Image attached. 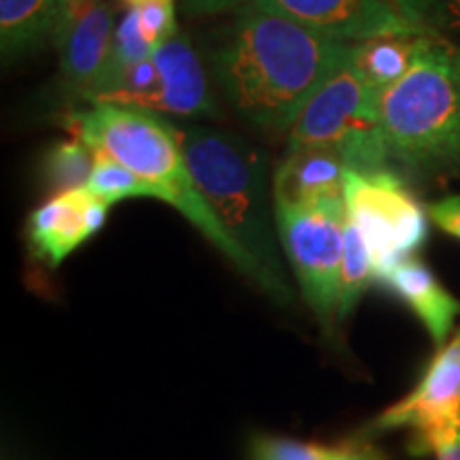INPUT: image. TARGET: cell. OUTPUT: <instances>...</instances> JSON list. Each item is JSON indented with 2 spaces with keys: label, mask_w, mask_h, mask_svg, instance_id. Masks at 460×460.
<instances>
[{
  "label": "cell",
  "mask_w": 460,
  "mask_h": 460,
  "mask_svg": "<svg viewBox=\"0 0 460 460\" xmlns=\"http://www.w3.org/2000/svg\"><path fill=\"white\" fill-rule=\"evenodd\" d=\"M349 49L352 43L322 37L284 15L247 4L209 49V73L243 122L290 132Z\"/></svg>",
  "instance_id": "cell-1"
},
{
  "label": "cell",
  "mask_w": 460,
  "mask_h": 460,
  "mask_svg": "<svg viewBox=\"0 0 460 460\" xmlns=\"http://www.w3.org/2000/svg\"><path fill=\"white\" fill-rule=\"evenodd\" d=\"M66 128L99 154H107L135 171L216 247L237 271L271 296V284L250 254L224 228L200 192L186 154L177 141L172 119L132 105H92L68 115Z\"/></svg>",
  "instance_id": "cell-2"
},
{
  "label": "cell",
  "mask_w": 460,
  "mask_h": 460,
  "mask_svg": "<svg viewBox=\"0 0 460 460\" xmlns=\"http://www.w3.org/2000/svg\"><path fill=\"white\" fill-rule=\"evenodd\" d=\"M390 169L413 181L460 177V45L424 37L416 60L379 96Z\"/></svg>",
  "instance_id": "cell-3"
},
{
  "label": "cell",
  "mask_w": 460,
  "mask_h": 460,
  "mask_svg": "<svg viewBox=\"0 0 460 460\" xmlns=\"http://www.w3.org/2000/svg\"><path fill=\"white\" fill-rule=\"evenodd\" d=\"M172 128L200 192L224 228L267 275L273 301L290 305L295 292L281 261L267 154L228 130L175 122Z\"/></svg>",
  "instance_id": "cell-4"
},
{
  "label": "cell",
  "mask_w": 460,
  "mask_h": 460,
  "mask_svg": "<svg viewBox=\"0 0 460 460\" xmlns=\"http://www.w3.org/2000/svg\"><path fill=\"white\" fill-rule=\"evenodd\" d=\"M379 92L356 66L352 49L315 92L288 132L286 149L332 147L348 171H393L379 122Z\"/></svg>",
  "instance_id": "cell-5"
},
{
  "label": "cell",
  "mask_w": 460,
  "mask_h": 460,
  "mask_svg": "<svg viewBox=\"0 0 460 460\" xmlns=\"http://www.w3.org/2000/svg\"><path fill=\"white\" fill-rule=\"evenodd\" d=\"M275 205L281 252L298 281V290L324 326L337 315L341 292L345 200L312 205Z\"/></svg>",
  "instance_id": "cell-6"
},
{
  "label": "cell",
  "mask_w": 460,
  "mask_h": 460,
  "mask_svg": "<svg viewBox=\"0 0 460 460\" xmlns=\"http://www.w3.org/2000/svg\"><path fill=\"white\" fill-rule=\"evenodd\" d=\"M345 216L365 239L376 284L394 264L416 256L429 237V211L422 209L394 171L345 172Z\"/></svg>",
  "instance_id": "cell-7"
},
{
  "label": "cell",
  "mask_w": 460,
  "mask_h": 460,
  "mask_svg": "<svg viewBox=\"0 0 460 460\" xmlns=\"http://www.w3.org/2000/svg\"><path fill=\"white\" fill-rule=\"evenodd\" d=\"M407 429L413 456L441 452L460 439V324L447 343L437 348L416 388L373 420L365 433Z\"/></svg>",
  "instance_id": "cell-8"
},
{
  "label": "cell",
  "mask_w": 460,
  "mask_h": 460,
  "mask_svg": "<svg viewBox=\"0 0 460 460\" xmlns=\"http://www.w3.org/2000/svg\"><path fill=\"white\" fill-rule=\"evenodd\" d=\"M252 4L341 43L435 34L416 0H254Z\"/></svg>",
  "instance_id": "cell-9"
},
{
  "label": "cell",
  "mask_w": 460,
  "mask_h": 460,
  "mask_svg": "<svg viewBox=\"0 0 460 460\" xmlns=\"http://www.w3.org/2000/svg\"><path fill=\"white\" fill-rule=\"evenodd\" d=\"M154 62L158 68L156 85L126 105L147 109L164 118H222L209 71L186 32L177 28L169 41L154 51Z\"/></svg>",
  "instance_id": "cell-10"
},
{
  "label": "cell",
  "mask_w": 460,
  "mask_h": 460,
  "mask_svg": "<svg viewBox=\"0 0 460 460\" xmlns=\"http://www.w3.org/2000/svg\"><path fill=\"white\" fill-rule=\"evenodd\" d=\"M115 7L88 0L68 20L60 45V84L68 99L90 102L105 77L115 39Z\"/></svg>",
  "instance_id": "cell-11"
},
{
  "label": "cell",
  "mask_w": 460,
  "mask_h": 460,
  "mask_svg": "<svg viewBox=\"0 0 460 460\" xmlns=\"http://www.w3.org/2000/svg\"><path fill=\"white\" fill-rule=\"evenodd\" d=\"M109 207L88 186L54 194L32 209L26 220L32 254L48 267H60L75 250L101 233Z\"/></svg>",
  "instance_id": "cell-12"
},
{
  "label": "cell",
  "mask_w": 460,
  "mask_h": 460,
  "mask_svg": "<svg viewBox=\"0 0 460 460\" xmlns=\"http://www.w3.org/2000/svg\"><path fill=\"white\" fill-rule=\"evenodd\" d=\"M377 284L411 309L429 331L435 348H441L454 335L460 301L446 290V286L420 258L411 256L394 264Z\"/></svg>",
  "instance_id": "cell-13"
},
{
  "label": "cell",
  "mask_w": 460,
  "mask_h": 460,
  "mask_svg": "<svg viewBox=\"0 0 460 460\" xmlns=\"http://www.w3.org/2000/svg\"><path fill=\"white\" fill-rule=\"evenodd\" d=\"M345 172L348 166L332 147L286 149L273 172V203L312 205L343 197Z\"/></svg>",
  "instance_id": "cell-14"
},
{
  "label": "cell",
  "mask_w": 460,
  "mask_h": 460,
  "mask_svg": "<svg viewBox=\"0 0 460 460\" xmlns=\"http://www.w3.org/2000/svg\"><path fill=\"white\" fill-rule=\"evenodd\" d=\"M71 20V0H0V54L3 65L32 56L58 43Z\"/></svg>",
  "instance_id": "cell-15"
},
{
  "label": "cell",
  "mask_w": 460,
  "mask_h": 460,
  "mask_svg": "<svg viewBox=\"0 0 460 460\" xmlns=\"http://www.w3.org/2000/svg\"><path fill=\"white\" fill-rule=\"evenodd\" d=\"M424 37H382L352 43L354 62L365 73L373 88L382 94L410 71L420 48H422Z\"/></svg>",
  "instance_id": "cell-16"
},
{
  "label": "cell",
  "mask_w": 460,
  "mask_h": 460,
  "mask_svg": "<svg viewBox=\"0 0 460 460\" xmlns=\"http://www.w3.org/2000/svg\"><path fill=\"white\" fill-rule=\"evenodd\" d=\"M96 163V152L88 143L73 137V139L58 141L43 156L41 177L48 192H68V190L85 188L90 181L92 169Z\"/></svg>",
  "instance_id": "cell-17"
},
{
  "label": "cell",
  "mask_w": 460,
  "mask_h": 460,
  "mask_svg": "<svg viewBox=\"0 0 460 460\" xmlns=\"http://www.w3.org/2000/svg\"><path fill=\"white\" fill-rule=\"evenodd\" d=\"M369 452L371 446L362 444V441L324 446L264 433L252 435L250 439L252 460H360Z\"/></svg>",
  "instance_id": "cell-18"
},
{
  "label": "cell",
  "mask_w": 460,
  "mask_h": 460,
  "mask_svg": "<svg viewBox=\"0 0 460 460\" xmlns=\"http://www.w3.org/2000/svg\"><path fill=\"white\" fill-rule=\"evenodd\" d=\"M376 284L373 261L367 250L365 239L354 226V222L345 216L343 230V262H341V292H339L337 318H345L356 309L362 295Z\"/></svg>",
  "instance_id": "cell-19"
},
{
  "label": "cell",
  "mask_w": 460,
  "mask_h": 460,
  "mask_svg": "<svg viewBox=\"0 0 460 460\" xmlns=\"http://www.w3.org/2000/svg\"><path fill=\"white\" fill-rule=\"evenodd\" d=\"M88 188L107 205H118L126 199H158V192L135 171L107 154L96 152Z\"/></svg>",
  "instance_id": "cell-20"
},
{
  "label": "cell",
  "mask_w": 460,
  "mask_h": 460,
  "mask_svg": "<svg viewBox=\"0 0 460 460\" xmlns=\"http://www.w3.org/2000/svg\"><path fill=\"white\" fill-rule=\"evenodd\" d=\"M132 9L137 11L143 34L156 49L177 32L175 0H152Z\"/></svg>",
  "instance_id": "cell-21"
},
{
  "label": "cell",
  "mask_w": 460,
  "mask_h": 460,
  "mask_svg": "<svg viewBox=\"0 0 460 460\" xmlns=\"http://www.w3.org/2000/svg\"><path fill=\"white\" fill-rule=\"evenodd\" d=\"M420 13L435 34L460 37V0H416Z\"/></svg>",
  "instance_id": "cell-22"
},
{
  "label": "cell",
  "mask_w": 460,
  "mask_h": 460,
  "mask_svg": "<svg viewBox=\"0 0 460 460\" xmlns=\"http://www.w3.org/2000/svg\"><path fill=\"white\" fill-rule=\"evenodd\" d=\"M429 220L446 234L460 241V194H447L427 207Z\"/></svg>",
  "instance_id": "cell-23"
},
{
  "label": "cell",
  "mask_w": 460,
  "mask_h": 460,
  "mask_svg": "<svg viewBox=\"0 0 460 460\" xmlns=\"http://www.w3.org/2000/svg\"><path fill=\"white\" fill-rule=\"evenodd\" d=\"M254 0H180L183 15H220L228 11H241Z\"/></svg>",
  "instance_id": "cell-24"
},
{
  "label": "cell",
  "mask_w": 460,
  "mask_h": 460,
  "mask_svg": "<svg viewBox=\"0 0 460 460\" xmlns=\"http://www.w3.org/2000/svg\"><path fill=\"white\" fill-rule=\"evenodd\" d=\"M435 456H437V460H460V439L454 441L452 446L444 447L441 452H437Z\"/></svg>",
  "instance_id": "cell-25"
},
{
  "label": "cell",
  "mask_w": 460,
  "mask_h": 460,
  "mask_svg": "<svg viewBox=\"0 0 460 460\" xmlns=\"http://www.w3.org/2000/svg\"><path fill=\"white\" fill-rule=\"evenodd\" d=\"M88 3V0H71V15L75 13V11H77L79 7H82V4H85Z\"/></svg>",
  "instance_id": "cell-26"
},
{
  "label": "cell",
  "mask_w": 460,
  "mask_h": 460,
  "mask_svg": "<svg viewBox=\"0 0 460 460\" xmlns=\"http://www.w3.org/2000/svg\"><path fill=\"white\" fill-rule=\"evenodd\" d=\"M124 3H128V7H139V4L152 3V0H124ZM175 3H177V0H175Z\"/></svg>",
  "instance_id": "cell-27"
}]
</instances>
